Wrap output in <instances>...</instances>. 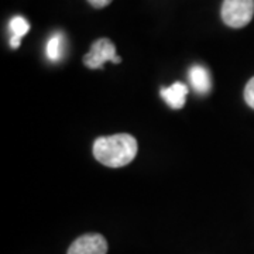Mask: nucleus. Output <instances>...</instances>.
I'll list each match as a JSON object with an SVG mask.
<instances>
[{"label": "nucleus", "instance_id": "1", "mask_svg": "<svg viewBox=\"0 0 254 254\" xmlns=\"http://www.w3.org/2000/svg\"><path fill=\"white\" fill-rule=\"evenodd\" d=\"M137 148V140L134 137L120 133L96 138L93 143V155L100 164L106 167L120 168L134 160Z\"/></svg>", "mask_w": 254, "mask_h": 254}, {"label": "nucleus", "instance_id": "2", "mask_svg": "<svg viewBox=\"0 0 254 254\" xmlns=\"http://www.w3.org/2000/svg\"><path fill=\"white\" fill-rule=\"evenodd\" d=\"M254 16V0H223L222 20L232 28L247 26Z\"/></svg>", "mask_w": 254, "mask_h": 254}, {"label": "nucleus", "instance_id": "3", "mask_svg": "<svg viewBox=\"0 0 254 254\" xmlns=\"http://www.w3.org/2000/svg\"><path fill=\"white\" fill-rule=\"evenodd\" d=\"M119 64L122 58L116 54V47L109 38H100L92 44L89 53L83 57V64L91 69H100L106 63Z\"/></svg>", "mask_w": 254, "mask_h": 254}, {"label": "nucleus", "instance_id": "4", "mask_svg": "<svg viewBox=\"0 0 254 254\" xmlns=\"http://www.w3.org/2000/svg\"><path fill=\"white\" fill-rule=\"evenodd\" d=\"M66 254H108V242L99 233L83 235L69 246Z\"/></svg>", "mask_w": 254, "mask_h": 254}, {"label": "nucleus", "instance_id": "5", "mask_svg": "<svg viewBox=\"0 0 254 254\" xmlns=\"http://www.w3.org/2000/svg\"><path fill=\"white\" fill-rule=\"evenodd\" d=\"M187 95H188V88L182 82H175L171 86L161 89V98L173 109H181V108H184Z\"/></svg>", "mask_w": 254, "mask_h": 254}, {"label": "nucleus", "instance_id": "6", "mask_svg": "<svg viewBox=\"0 0 254 254\" xmlns=\"http://www.w3.org/2000/svg\"><path fill=\"white\" fill-rule=\"evenodd\" d=\"M188 78H190L192 88L199 95H206L210 92L212 88V81H210V73L209 71L202 66V65H193L188 71Z\"/></svg>", "mask_w": 254, "mask_h": 254}, {"label": "nucleus", "instance_id": "7", "mask_svg": "<svg viewBox=\"0 0 254 254\" xmlns=\"http://www.w3.org/2000/svg\"><path fill=\"white\" fill-rule=\"evenodd\" d=\"M47 58L53 63H58L65 53V36L61 31H57L48 38L46 47Z\"/></svg>", "mask_w": 254, "mask_h": 254}, {"label": "nucleus", "instance_id": "8", "mask_svg": "<svg viewBox=\"0 0 254 254\" xmlns=\"http://www.w3.org/2000/svg\"><path fill=\"white\" fill-rule=\"evenodd\" d=\"M9 30L11 33L10 37V46L11 48H18L21 43V37H24L30 30V23L21 16H16L10 20Z\"/></svg>", "mask_w": 254, "mask_h": 254}, {"label": "nucleus", "instance_id": "9", "mask_svg": "<svg viewBox=\"0 0 254 254\" xmlns=\"http://www.w3.org/2000/svg\"><path fill=\"white\" fill-rule=\"evenodd\" d=\"M245 100L246 103H247L252 109H254V76L250 81L247 82V85H246Z\"/></svg>", "mask_w": 254, "mask_h": 254}, {"label": "nucleus", "instance_id": "10", "mask_svg": "<svg viewBox=\"0 0 254 254\" xmlns=\"http://www.w3.org/2000/svg\"><path fill=\"white\" fill-rule=\"evenodd\" d=\"M91 3V6H93L95 9H103L106 6H109L112 3V0H88Z\"/></svg>", "mask_w": 254, "mask_h": 254}]
</instances>
